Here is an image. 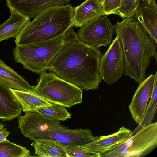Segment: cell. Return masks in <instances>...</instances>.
<instances>
[{
    "label": "cell",
    "mask_w": 157,
    "mask_h": 157,
    "mask_svg": "<svg viewBox=\"0 0 157 157\" xmlns=\"http://www.w3.org/2000/svg\"><path fill=\"white\" fill-rule=\"evenodd\" d=\"M102 55L99 49L78 38L64 47L52 60L48 69L60 78L86 91L99 88Z\"/></svg>",
    "instance_id": "1"
},
{
    "label": "cell",
    "mask_w": 157,
    "mask_h": 157,
    "mask_svg": "<svg viewBox=\"0 0 157 157\" xmlns=\"http://www.w3.org/2000/svg\"><path fill=\"white\" fill-rule=\"evenodd\" d=\"M124 54L123 74L141 83L146 78L151 57L157 61L156 45L134 18H125L113 26Z\"/></svg>",
    "instance_id": "2"
},
{
    "label": "cell",
    "mask_w": 157,
    "mask_h": 157,
    "mask_svg": "<svg viewBox=\"0 0 157 157\" xmlns=\"http://www.w3.org/2000/svg\"><path fill=\"white\" fill-rule=\"evenodd\" d=\"M74 7L69 4L47 8L29 22L15 38L16 46L52 40L65 34L73 27Z\"/></svg>",
    "instance_id": "3"
},
{
    "label": "cell",
    "mask_w": 157,
    "mask_h": 157,
    "mask_svg": "<svg viewBox=\"0 0 157 157\" xmlns=\"http://www.w3.org/2000/svg\"><path fill=\"white\" fill-rule=\"evenodd\" d=\"M78 38L71 27L65 34L55 38L16 46L13 50L14 59L24 68L40 74L48 69L50 63L62 49Z\"/></svg>",
    "instance_id": "4"
},
{
    "label": "cell",
    "mask_w": 157,
    "mask_h": 157,
    "mask_svg": "<svg viewBox=\"0 0 157 157\" xmlns=\"http://www.w3.org/2000/svg\"><path fill=\"white\" fill-rule=\"evenodd\" d=\"M38 80L33 92L48 102L69 108L82 102V89L55 73L45 71Z\"/></svg>",
    "instance_id": "5"
},
{
    "label": "cell",
    "mask_w": 157,
    "mask_h": 157,
    "mask_svg": "<svg viewBox=\"0 0 157 157\" xmlns=\"http://www.w3.org/2000/svg\"><path fill=\"white\" fill-rule=\"evenodd\" d=\"M157 146V122L139 128H136L132 135L112 150L101 157H143Z\"/></svg>",
    "instance_id": "6"
},
{
    "label": "cell",
    "mask_w": 157,
    "mask_h": 157,
    "mask_svg": "<svg viewBox=\"0 0 157 157\" xmlns=\"http://www.w3.org/2000/svg\"><path fill=\"white\" fill-rule=\"evenodd\" d=\"M124 67L122 46L120 39L116 36L101 58L99 68L100 76L102 80L110 85L121 77L124 73Z\"/></svg>",
    "instance_id": "7"
},
{
    "label": "cell",
    "mask_w": 157,
    "mask_h": 157,
    "mask_svg": "<svg viewBox=\"0 0 157 157\" xmlns=\"http://www.w3.org/2000/svg\"><path fill=\"white\" fill-rule=\"evenodd\" d=\"M17 117L18 127L22 133L34 141L40 138H47L50 131L64 126L60 121L44 117L36 111L27 112Z\"/></svg>",
    "instance_id": "8"
},
{
    "label": "cell",
    "mask_w": 157,
    "mask_h": 157,
    "mask_svg": "<svg viewBox=\"0 0 157 157\" xmlns=\"http://www.w3.org/2000/svg\"><path fill=\"white\" fill-rule=\"evenodd\" d=\"M114 26L106 15L96 19L80 27L77 36L84 43L98 48L112 43Z\"/></svg>",
    "instance_id": "9"
},
{
    "label": "cell",
    "mask_w": 157,
    "mask_h": 157,
    "mask_svg": "<svg viewBox=\"0 0 157 157\" xmlns=\"http://www.w3.org/2000/svg\"><path fill=\"white\" fill-rule=\"evenodd\" d=\"M155 79V75L152 74L139 84L128 106L132 117L138 124L144 117L151 95Z\"/></svg>",
    "instance_id": "10"
},
{
    "label": "cell",
    "mask_w": 157,
    "mask_h": 157,
    "mask_svg": "<svg viewBox=\"0 0 157 157\" xmlns=\"http://www.w3.org/2000/svg\"><path fill=\"white\" fill-rule=\"evenodd\" d=\"M71 0H6L10 13L17 12L30 18L44 9L68 4Z\"/></svg>",
    "instance_id": "11"
},
{
    "label": "cell",
    "mask_w": 157,
    "mask_h": 157,
    "mask_svg": "<svg viewBox=\"0 0 157 157\" xmlns=\"http://www.w3.org/2000/svg\"><path fill=\"white\" fill-rule=\"evenodd\" d=\"M96 138L92 131L88 128L71 129L65 126L50 131L48 137L68 145H82L94 140Z\"/></svg>",
    "instance_id": "12"
},
{
    "label": "cell",
    "mask_w": 157,
    "mask_h": 157,
    "mask_svg": "<svg viewBox=\"0 0 157 157\" xmlns=\"http://www.w3.org/2000/svg\"><path fill=\"white\" fill-rule=\"evenodd\" d=\"M134 17L157 45V5L155 0L140 4Z\"/></svg>",
    "instance_id": "13"
},
{
    "label": "cell",
    "mask_w": 157,
    "mask_h": 157,
    "mask_svg": "<svg viewBox=\"0 0 157 157\" xmlns=\"http://www.w3.org/2000/svg\"><path fill=\"white\" fill-rule=\"evenodd\" d=\"M132 133L131 130L123 126L113 134L96 136L94 140L82 146L101 155L112 150L117 145L123 143L129 137Z\"/></svg>",
    "instance_id": "14"
},
{
    "label": "cell",
    "mask_w": 157,
    "mask_h": 157,
    "mask_svg": "<svg viewBox=\"0 0 157 157\" xmlns=\"http://www.w3.org/2000/svg\"><path fill=\"white\" fill-rule=\"evenodd\" d=\"M104 15L102 6L96 0H86L74 7L72 26L81 27Z\"/></svg>",
    "instance_id": "15"
},
{
    "label": "cell",
    "mask_w": 157,
    "mask_h": 157,
    "mask_svg": "<svg viewBox=\"0 0 157 157\" xmlns=\"http://www.w3.org/2000/svg\"><path fill=\"white\" fill-rule=\"evenodd\" d=\"M22 110L10 88L0 81V119L11 121L21 114Z\"/></svg>",
    "instance_id": "16"
},
{
    "label": "cell",
    "mask_w": 157,
    "mask_h": 157,
    "mask_svg": "<svg viewBox=\"0 0 157 157\" xmlns=\"http://www.w3.org/2000/svg\"><path fill=\"white\" fill-rule=\"evenodd\" d=\"M0 81L9 88L33 92V86L25 78L0 59Z\"/></svg>",
    "instance_id": "17"
},
{
    "label": "cell",
    "mask_w": 157,
    "mask_h": 157,
    "mask_svg": "<svg viewBox=\"0 0 157 157\" xmlns=\"http://www.w3.org/2000/svg\"><path fill=\"white\" fill-rule=\"evenodd\" d=\"M30 18L17 12H11L9 19L0 25V42L9 38H16Z\"/></svg>",
    "instance_id": "18"
},
{
    "label": "cell",
    "mask_w": 157,
    "mask_h": 157,
    "mask_svg": "<svg viewBox=\"0 0 157 157\" xmlns=\"http://www.w3.org/2000/svg\"><path fill=\"white\" fill-rule=\"evenodd\" d=\"M34 154L39 157H67L62 144L50 138H38L32 143Z\"/></svg>",
    "instance_id": "19"
},
{
    "label": "cell",
    "mask_w": 157,
    "mask_h": 157,
    "mask_svg": "<svg viewBox=\"0 0 157 157\" xmlns=\"http://www.w3.org/2000/svg\"><path fill=\"white\" fill-rule=\"evenodd\" d=\"M25 113L36 111L37 109L49 106L52 103L33 92L10 88Z\"/></svg>",
    "instance_id": "20"
},
{
    "label": "cell",
    "mask_w": 157,
    "mask_h": 157,
    "mask_svg": "<svg viewBox=\"0 0 157 157\" xmlns=\"http://www.w3.org/2000/svg\"><path fill=\"white\" fill-rule=\"evenodd\" d=\"M36 111L44 117L59 121L71 117L66 107L55 103H52L50 106L39 108Z\"/></svg>",
    "instance_id": "21"
},
{
    "label": "cell",
    "mask_w": 157,
    "mask_h": 157,
    "mask_svg": "<svg viewBox=\"0 0 157 157\" xmlns=\"http://www.w3.org/2000/svg\"><path fill=\"white\" fill-rule=\"evenodd\" d=\"M155 75L153 87L149 103L147 104L143 118L136 127L139 128L152 123L157 108V71Z\"/></svg>",
    "instance_id": "22"
},
{
    "label": "cell",
    "mask_w": 157,
    "mask_h": 157,
    "mask_svg": "<svg viewBox=\"0 0 157 157\" xmlns=\"http://www.w3.org/2000/svg\"><path fill=\"white\" fill-rule=\"evenodd\" d=\"M30 151L7 139L0 142V157H30Z\"/></svg>",
    "instance_id": "23"
},
{
    "label": "cell",
    "mask_w": 157,
    "mask_h": 157,
    "mask_svg": "<svg viewBox=\"0 0 157 157\" xmlns=\"http://www.w3.org/2000/svg\"><path fill=\"white\" fill-rule=\"evenodd\" d=\"M62 145L67 157H101L100 153L92 151L82 145H68L63 144Z\"/></svg>",
    "instance_id": "24"
},
{
    "label": "cell",
    "mask_w": 157,
    "mask_h": 157,
    "mask_svg": "<svg viewBox=\"0 0 157 157\" xmlns=\"http://www.w3.org/2000/svg\"><path fill=\"white\" fill-rule=\"evenodd\" d=\"M140 1L141 0H121L120 6L117 15L123 19L133 17Z\"/></svg>",
    "instance_id": "25"
},
{
    "label": "cell",
    "mask_w": 157,
    "mask_h": 157,
    "mask_svg": "<svg viewBox=\"0 0 157 157\" xmlns=\"http://www.w3.org/2000/svg\"><path fill=\"white\" fill-rule=\"evenodd\" d=\"M120 4L121 0H104L102 6L105 15L117 14Z\"/></svg>",
    "instance_id": "26"
},
{
    "label": "cell",
    "mask_w": 157,
    "mask_h": 157,
    "mask_svg": "<svg viewBox=\"0 0 157 157\" xmlns=\"http://www.w3.org/2000/svg\"><path fill=\"white\" fill-rule=\"evenodd\" d=\"M9 134L10 132L4 128L0 132V142L6 140L7 137Z\"/></svg>",
    "instance_id": "27"
},
{
    "label": "cell",
    "mask_w": 157,
    "mask_h": 157,
    "mask_svg": "<svg viewBox=\"0 0 157 157\" xmlns=\"http://www.w3.org/2000/svg\"><path fill=\"white\" fill-rule=\"evenodd\" d=\"M5 125L3 124L2 123H0V132L2 131L4 128Z\"/></svg>",
    "instance_id": "28"
},
{
    "label": "cell",
    "mask_w": 157,
    "mask_h": 157,
    "mask_svg": "<svg viewBox=\"0 0 157 157\" xmlns=\"http://www.w3.org/2000/svg\"><path fill=\"white\" fill-rule=\"evenodd\" d=\"M101 5H103L104 0H96Z\"/></svg>",
    "instance_id": "29"
},
{
    "label": "cell",
    "mask_w": 157,
    "mask_h": 157,
    "mask_svg": "<svg viewBox=\"0 0 157 157\" xmlns=\"http://www.w3.org/2000/svg\"><path fill=\"white\" fill-rule=\"evenodd\" d=\"M154 0H142L143 2H145L148 3H149L150 2H151L152 1H153Z\"/></svg>",
    "instance_id": "30"
}]
</instances>
